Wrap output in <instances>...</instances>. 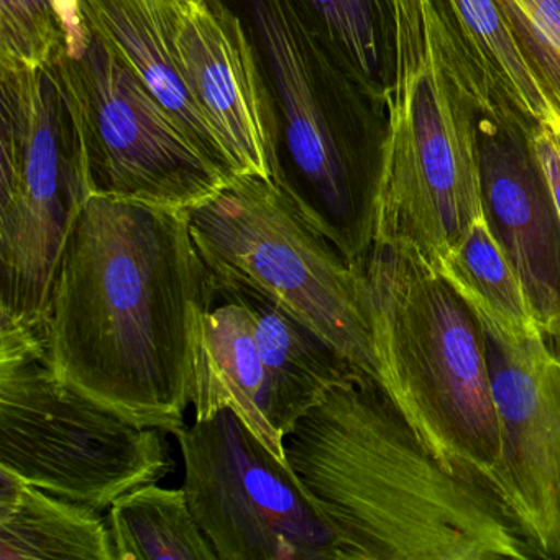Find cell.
Wrapping results in <instances>:
<instances>
[{
  "mask_svg": "<svg viewBox=\"0 0 560 560\" xmlns=\"http://www.w3.org/2000/svg\"><path fill=\"white\" fill-rule=\"evenodd\" d=\"M214 291L188 211L91 196L55 280L48 360L93 401L173 434L191 406L196 323Z\"/></svg>",
  "mask_w": 560,
  "mask_h": 560,
  "instance_id": "cell-1",
  "label": "cell"
},
{
  "mask_svg": "<svg viewBox=\"0 0 560 560\" xmlns=\"http://www.w3.org/2000/svg\"><path fill=\"white\" fill-rule=\"evenodd\" d=\"M284 452L346 560L536 557L498 494L448 470L366 373L306 412Z\"/></svg>",
  "mask_w": 560,
  "mask_h": 560,
  "instance_id": "cell-2",
  "label": "cell"
},
{
  "mask_svg": "<svg viewBox=\"0 0 560 560\" xmlns=\"http://www.w3.org/2000/svg\"><path fill=\"white\" fill-rule=\"evenodd\" d=\"M254 48L275 119L273 182L352 265L375 242L388 101L360 83L291 0H224Z\"/></svg>",
  "mask_w": 560,
  "mask_h": 560,
  "instance_id": "cell-3",
  "label": "cell"
},
{
  "mask_svg": "<svg viewBox=\"0 0 560 560\" xmlns=\"http://www.w3.org/2000/svg\"><path fill=\"white\" fill-rule=\"evenodd\" d=\"M355 267L378 382L448 470L491 488L500 424L480 320L415 252L373 245Z\"/></svg>",
  "mask_w": 560,
  "mask_h": 560,
  "instance_id": "cell-4",
  "label": "cell"
},
{
  "mask_svg": "<svg viewBox=\"0 0 560 560\" xmlns=\"http://www.w3.org/2000/svg\"><path fill=\"white\" fill-rule=\"evenodd\" d=\"M398 71L376 206L375 242L432 268L483 218L478 113L439 40L425 0H396Z\"/></svg>",
  "mask_w": 560,
  "mask_h": 560,
  "instance_id": "cell-5",
  "label": "cell"
},
{
  "mask_svg": "<svg viewBox=\"0 0 560 560\" xmlns=\"http://www.w3.org/2000/svg\"><path fill=\"white\" fill-rule=\"evenodd\" d=\"M90 198L80 124L51 65L0 68V330L47 334L61 257Z\"/></svg>",
  "mask_w": 560,
  "mask_h": 560,
  "instance_id": "cell-6",
  "label": "cell"
},
{
  "mask_svg": "<svg viewBox=\"0 0 560 560\" xmlns=\"http://www.w3.org/2000/svg\"><path fill=\"white\" fill-rule=\"evenodd\" d=\"M166 434L65 383L48 360L47 334L0 330V468L104 511L172 474Z\"/></svg>",
  "mask_w": 560,
  "mask_h": 560,
  "instance_id": "cell-7",
  "label": "cell"
},
{
  "mask_svg": "<svg viewBox=\"0 0 560 560\" xmlns=\"http://www.w3.org/2000/svg\"><path fill=\"white\" fill-rule=\"evenodd\" d=\"M188 219L215 280L271 298L378 380L362 273L273 179L237 176Z\"/></svg>",
  "mask_w": 560,
  "mask_h": 560,
  "instance_id": "cell-8",
  "label": "cell"
},
{
  "mask_svg": "<svg viewBox=\"0 0 560 560\" xmlns=\"http://www.w3.org/2000/svg\"><path fill=\"white\" fill-rule=\"evenodd\" d=\"M68 21L50 65L77 113L91 196L189 211L237 178L195 145L73 9Z\"/></svg>",
  "mask_w": 560,
  "mask_h": 560,
  "instance_id": "cell-9",
  "label": "cell"
},
{
  "mask_svg": "<svg viewBox=\"0 0 560 560\" xmlns=\"http://www.w3.org/2000/svg\"><path fill=\"white\" fill-rule=\"evenodd\" d=\"M173 435L185 460L183 490L219 560H346L290 464L232 409Z\"/></svg>",
  "mask_w": 560,
  "mask_h": 560,
  "instance_id": "cell-10",
  "label": "cell"
},
{
  "mask_svg": "<svg viewBox=\"0 0 560 560\" xmlns=\"http://www.w3.org/2000/svg\"><path fill=\"white\" fill-rule=\"evenodd\" d=\"M483 334L500 424L491 488L534 556L560 559V355L547 336Z\"/></svg>",
  "mask_w": 560,
  "mask_h": 560,
  "instance_id": "cell-11",
  "label": "cell"
},
{
  "mask_svg": "<svg viewBox=\"0 0 560 560\" xmlns=\"http://www.w3.org/2000/svg\"><path fill=\"white\" fill-rule=\"evenodd\" d=\"M178 48L189 93L235 175L273 179V110L241 19L224 0H185Z\"/></svg>",
  "mask_w": 560,
  "mask_h": 560,
  "instance_id": "cell-12",
  "label": "cell"
},
{
  "mask_svg": "<svg viewBox=\"0 0 560 560\" xmlns=\"http://www.w3.org/2000/svg\"><path fill=\"white\" fill-rule=\"evenodd\" d=\"M481 202L540 329L560 339V215L529 136L478 117Z\"/></svg>",
  "mask_w": 560,
  "mask_h": 560,
  "instance_id": "cell-13",
  "label": "cell"
},
{
  "mask_svg": "<svg viewBox=\"0 0 560 560\" xmlns=\"http://www.w3.org/2000/svg\"><path fill=\"white\" fill-rule=\"evenodd\" d=\"M480 117L530 136L552 117L497 0H425Z\"/></svg>",
  "mask_w": 560,
  "mask_h": 560,
  "instance_id": "cell-14",
  "label": "cell"
},
{
  "mask_svg": "<svg viewBox=\"0 0 560 560\" xmlns=\"http://www.w3.org/2000/svg\"><path fill=\"white\" fill-rule=\"evenodd\" d=\"M74 15L142 80L195 145L237 176L189 93L179 61L178 24L185 0H70Z\"/></svg>",
  "mask_w": 560,
  "mask_h": 560,
  "instance_id": "cell-15",
  "label": "cell"
},
{
  "mask_svg": "<svg viewBox=\"0 0 560 560\" xmlns=\"http://www.w3.org/2000/svg\"><path fill=\"white\" fill-rule=\"evenodd\" d=\"M191 406L195 421L232 409L268 451L288 464L250 314L218 287L196 323Z\"/></svg>",
  "mask_w": 560,
  "mask_h": 560,
  "instance_id": "cell-16",
  "label": "cell"
},
{
  "mask_svg": "<svg viewBox=\"0 0 560 560\" xmlns=\"http://www.w3.org/2000/svg\"><path fill=\"white\" fill-rule=\"evenodd\" d=\"M215 287L250 314L255 340L270 378L275 419L283 438L330 389L362 372L329 340L260 291L219 280Z\"/></svg>",
  "mask_w": 560,
  "mask_h": 560,
  "instance_id": "cell-17",
  "label": "cell"
},
{
  "mask_svg": "<svg viewBox=\"0 0 560 560\" xmlns=\"http://www.w3.org/2000/svg\"><path fill=\"white\" fill-rule=\"evenodd\" d=\"M101 513L0 468V560H116Z\"/></svg>",
  "mask_w": 560,
  "mask_h": 560,
  "instance_id": "cell-18",
  "label": "cell"
},
{
  "mask_svg": "<svg viewBox=\"0 0 560 560\" xmlns=\"http://www.w3.org/2000/svg\"><path fill=\"white\" fill-rule=\"evenodd\" d=\"M435 270L474 311L481 327L503 342L524 343L546 336L485 215L447 252Z\"/></svg>",
  "mask_w": 560,
  "mask_h": 560,
  "instance_id": "cell-19",
  "label": "cell"
},
{
  "mask_svg": "<svg viewBox=\"0 0 560 560\" xmlns=\"http://www.w3.org/2000/svg\"><path fill=\"white\" fill-rule=\"evenodd\" d=\"M307 27L370 91L388 101L398 71L396 0H291Z\"/></svg>",
  "mask_w": 560,
  "mask_h": 560,
  "instance_id": "cell-20",
  "label": "cell"
},
{
  "mask_svg": "<svg viewBox=\"0 0 560 560\" xmlns=\"http://www.w3.org/2000/svg\"><path fill=\"white\" fill-rule=\"evenodd\" d=\"M116 560H219L183 488L143 485L109 508Z\"/></svg>",
  "mask_w": 560,
  "mask_h": 560,
  "instance_id": "cell-21",
  "label": "cell"
},
{
  "mask_svg": "<svg viewBox=\"0 0 560 560\" xmlns=\"http://www.w3.org/2000/svg\"><path fill=\"white\" fill-rule=\"evenodd\" d=\"M61 0H0V68L48 67L68 38Z\"/></svg>",
  "mask_w": 560,
  "mask_h": 560,
  "instance_id": "cell-22",
  "label": "cell"
},
{
  "mask_svg": "<svg viewBox=\"0 0 560 560\" xmlns=\"http://www.w3.org/2000/svg\"><path fill=\"white\" fill-rule=\"evenodd\" d=\"M517 50L560 120V0H497Z\"/></svg>",
  "mask_w": 560,
  "mask_h": 560,
  "instance_id": "cell-23",
  "label": "cell"
},
{
  "mask_svg": "<svg viewBox=\"0 0 560 560\" xmlns=\"http://www.w3.org/2000/svg\"><path fill=\"white\" fill-rule=\"evenodd\" d=\"M529 143L560 215V126L553 117L530 133Z\"/></svg>",
  "mask_w": 560,
  "mask_h": 560,
  "instance_id": "cell-24",
  "label": "cell"
},
{
  "mask_svg": "<svg viewBox=\"0 0 560 560\" xmlns=\"http://www.w3.org/2000/svg\"><path fill=\"white\" fill-rule=\"evenodd\" d=\"M553 120H556V122L560 126V120H557L556 117H553Z\"/></svg>",
  "mask_w": 560,
  "mask_h": 560,
  "instance_id": "cell-25",
  "label": "cell"
}]
</instances>
